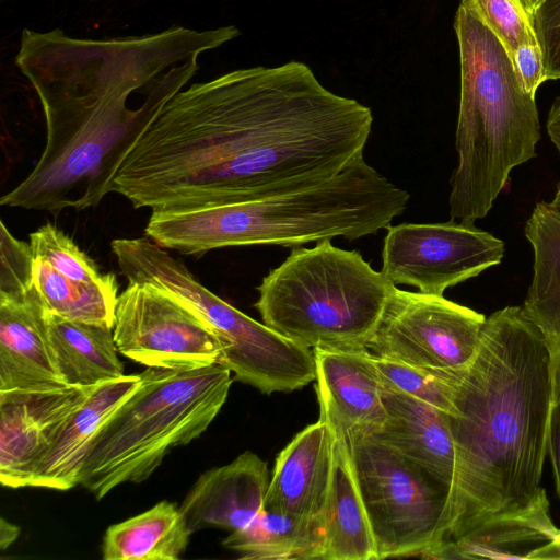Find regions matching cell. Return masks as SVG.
<instances>
[{
  "label": "cell",
  "mask_w": 560,
  "mask_h": 560,
  "mask_svg": "<svg viewBox=\"0 0 560 560\" xmlns=\"http://www.w3.org/2000/svg\"><path fill=\"white\" fill-rule=\"evenodd\" d=\"M409 194L360 158L336 177L242 202L152 211L145 235L159 246L201 256L230 246L354 241L390 225Z\"/></svg>",
  "instance_id": "277c9868"
},
{
  "label": "cell",
  "mask_w": 560,
  "mask_h": 560,
  "mask_svg": "<svg viewBox=\"0 0 560 560\" xmlns=\"http://www.w3.org/2000/svg\"><path fill=\"white\" fill-rule=\"evenodd\" d=\"M450 378L455 465L438 545L528 504L544 489L553 400L547 345L522 306L486 318L474 361Z\"/></svg>",
  "instance_id": "3957f363"
},
{
  "label": "cell",
  "mask_w": 560,
  "mask_h": 560,
  "mask_svg": "<svg viewBox=\"0 0 560 560\" xmlns=\"http://www.w3.org/2000/svg\"><path fill=\"white\" fill-rule=\"evenodd\" d=\"M330 428L332 467L323 513V540L318 560H377L374 537L352 467L348 439Z\"/></svg>",
  "instance_id": "ffe728a7"
},
{
  "label": "cell",
  "mask_w": 560,
  "mask_h": 560,
  "mask_svg": "<svg viewBox=\"0 0 560 560\" xmlns=\"http://www.w3.org/2000/svg\"><path fill=\"white\" fill-rule=\"evenodd\" d=\"M542 1L544 0H518V2L530 16Z\"/></svg>",
  "instance_id": "e575fe53"
},
{
  "label": "cell",
  "mask_w": 560,
  "mask_h": 560,
  "mask_svg": "<svg viewBox=\"0 0 560 560\" xmlns=\"http://www.w3.org/2000/svg\"><path fill=\"white\" fill-rule=\"evenodd\" d=\"M382 272L394 284L443 295L447 288L499 265L502 240L474 222L401 223L386 228Z\"/></svg>",
  "instance_id": "30bf717a"
},
{
  "label": "cell",
  "mask_w": 560,
  "mask_h": 560,
  "mask_svg": "<svg viewBox=\"0 0 560 560\" xmlns=\"http://www.w3.org/2000/svg\"><path fill=\"white\" fill-rule=\"evenodd\" d=\"M372 125L370 107L331 92L301 61L233 70L175 94L106 194L164 211L312 187L363 156Z\"/></svg>",
  "instance_id": "6da1fadb"
},
{
  "label": "cell",
  "mask_w": 560,
  "mask_h": 560,
  "mask_svg": "<svg viewBox=\"0 0 560 560\" xmlns=\"http://www.w3.org/2000/svg\"><path fill=\"white\" fill-rule=\"evenodd\" d=\"M135 393L94 438L79 485L101 500L119 485L147 480L174 447L199 438L224 405L231 371L147 368Z\"/></svg>",
  "instance_id": "52a82bcc"
},
{
  "label": "cell",
  "mask_w": 560,
  "mask_h": 560,
  "mask_svg": "<svg viewBox=\"0 0 560 560\" xmlns=\"http://www.w3.org/2000/svg\"><path fill=\"white\" fill-rule=\"evenodd\" d=\"M319 418L348 439L372 436L384 425L383 387L368 349L312 350Z\"/></svg>",
  "instance_id": "4fadbf2b"
},
{
  "label": "cell",
  "mask_w": 560,
  "mask_h": 560,
  "mask_svg": "<svg viewBox=\"0 0 560 560\" xmlns=\"http://www.w3.org/2000/svg\"><path fill=\"white\" fill-rule=\"evenodd\" d=\"M323 521H306L262 509L222 541L245 560H318Z\"/></svg>",
  "instance_id": "cb8c5ba5"
},
{
  "label": "cell",
  "mask_w": 560,
  "mask_h": 560,
  "mask_svg": "<svg viewBox=\"0 0 560 560\" xmlns=\"http://www.w3.org/2000/svg\"><path fill=\"white\" fill-rule=\"evenodd\" d=\"M34 288L45 314L65 319L114 326L117 304L115 275L102 282L72 280L35 258Z\"/></svg>",
  "instance_id": "d4e9b609"
},
{
  "label": "cell",
  "mask_w": 560,
  "mask_h": 560,
  "mask_svg": "<svg viewBox=\"0 0 560 560\" xmlns=\"http://www.w3.org/2000/svg\"><path fill=\"white\" fill-rule=\"evenodd\" d=\"M348 442L377 560L421 557L438 545L447 490L372 436Z\"/></svg>",
  "instance_id": "ba28073f"
},
{
  "label": "cell",
  "mask_w": 560,
  "mask_h": 560,
  "mask_svg": "<svg viewBox=\"0 0 560 560\" xmlns=\"http://www.w3.org/2000/svg\"><path fill=\"white\" fill-rule=\"evenodd\" d=\"M95 386L0 390V482L30 487L35 467Z\"/></svg>",
  "instance_id": "7c38bea8"
},
{
  "label": "cell",
  "mask_w": 560,
  "mask_h": 560,
  "mask_svg": "<svg viewBox=\"0 0 560 560\" xmlns=\"http://www.w3.org/2000/svg\"><path fill=\"white\" fill-rule=\"evenodd\" d=\"M512 61L521 88L525 93L535 96L538 86L546 81L539 45L523 44L518 46L512 56Z\"/></svg>",
  "instance_id": "4dcf8cb0"
},
{
  "label": "cell",
  "mask_w": 560,
  "mask_h": 560,
  "mask_svg": "<svg viewBox=\"0 0 560 560\" xmlns=\"http://www.w3.org/2000/svg\"><path fill=\"white\" fill-rule=\"evenodd\" d=\"M485 322L443 295L395 287L366 349L434 372L459 371L474 361Z\"/></svg>",
  "instance_id": "9c48e42d"
},
{
  "label": "cell",
  "mask_w": 560,
  "mask_h": 560,
  "mask_svg": "<svg viewBox=\"0 0 560 560\" xmlns=\"http://www.w3.org/2000/svg\"><path fill=\"white\" fill-rule=\"evenodd\" d=\"M550 141L560 154V96L552 103L546 122Z\"/></svg>",
  "instance_id": "d6a6232c"
},
{
  "label": "cell",
  "mask_w": 560,
  "mask_h": 560,
  "mask_svg": "<svg viewBox=\"0 0 560 560\" xmlns=\"http://www.w3.org/2000/svg\"><path fill=\"white\" fill-rule=\"evenodd\" d=\"M383 401L386 421L372 438L422 469L448 492L455 465L448 415L428 402L385 387Z\"/></svg>",
  "instance_id": "ac0fdd59"
},
{
  "label": "cell",
  "mask_w": 560,
  "mask_h": 560,
  "mask_svg": "<svg viewBox=\"0 0 560 560\" xmlns=\"http://www.w3.org/2000/svg\"><path fill=\"white\" fill-rule=\"evenodd\" d=\"M422 558L560 559V529L545 489L528 504L490 516L464 535L427 550Z\"/></svg>",
  "instance_id": "5bb4252c"
},
{
  "label": "cell",
  "mask_w": 560,
  "mask_h": 560,
  "mask_svg": "<svg viewBox=\"0 0 560 560\" xmlns=\"http://www.w3.org/2000/svg\"><path fill=\"white\" fill-rule=\"evenodd\" d=\"M547 455L552 464L556 489L560 498V390L553 392L547 433Z\"/></svg>",
  "instance_id": "1f68e13d"
},
{
  "label": "cell",
  "mask_w": 560,
  "mask_h": 560,
  "mask_svg": "<svg viewBox=\"0 0 560 560\" xmlns=\"http://www.w3.org/2000/svg\"><path fill=\"white\" fill-rule=\"evenodd\" d=\"M533 254V277L523 303L538 327L553 370V392L560 390V214L549 202L535 206L525 224Z\"/></svg>",
  "instance_id": "44dd1931"
},
{
  "label": "cell",
  "mask_w": 560,
  "mask_h": 560,
  "mask_svg": "<svg viewBox=\"0 0 560 560\" xmlns=\"http://www.w3.org/2000/svg\"><path fill=\"white\" fill-rule=\"evenodd\" d=\"M35 258L43 259L63 276L81 282H102L110 273L100 272L96 264L62 231L47 223L30 234Z\"/></svg>",
  "instance_id": "4316f807"
},
{
  "label": "cell",
  "mask_w": 560,
  "mask_h": 560,
  "mask_svg": "<svg viewBox=\"0 0 560 560\" xmlns=\"http://www.w3.org/2000/svg\"><path fill=\"white\" fill-rule=\"evenodd\" d=\"M331 467L332 431L319 418L279 453L264 509L300 520L323 521Z\"/></svg>",
  "instance_id": "2e32d148"
},
{
  "label": "cell",
  "mask_w": 560,
  "mask_h": 560,
  "mask_svg": "<svg viewBox=\"0 0 560 560\" xmlns=\"http://www.w3.org/2000/svg\"><path fill=\"white\" fill-rule=\"evenodd\" d=\"M0 225V293L23 298L34 289L35 257L30 243Z\"/></svg>",
  "instance_id": "f1b7e54d"
},
{
  "label": "cell",
  "mask_w": 560,
  "mask_h": 560,
  "mask_svg": "<svg viewBox=\"0 0 560 560\" xmlns=\"http://www.w3.org/2000/svg\"><path fill=\"white\" fill-rule=\"evenodd\" d=\"M139 384V374L122 375L98 384L68 419L42 457L30 487L66 491L78 486L80 471L94 438Z\"/></svg>",
  "instance_id": "d6986e66"
},
{
  "label": "cell",
  "mask_w": 560,
  "mask_h": 560,
  "mask_svg": "<svg viewBox=\"0 0 560 560\" xmlns=\"http://www.w3.org/2000/svg\"><path fill=\"white\" fill-rule=\"evenodd\" d=\"M540 47L545 80L560 79V0H544L532 14Z\"/></svg>",
  "instance_id": "f546056e"
},
{
  "label": "cell",
  "mask_w": 560,
  "mask_h": 560,
  "mask_svg": "<svg viewBox=\"0 0 560 560\" xmlns=\"http://www.w3.org/2000/svg\"><path fill=\"white\" fill-rule=\"evenodd\" d=\"M192 535L175 503L163 500L148 511L109 526L102 544L104 560H177Z\"/></svg>",
  "instance_id": "603a6c76"
},
{
  "label": "cell",
  "mask_w": 560,
  "mask_h": 560,
  "mask_svg": "<svg viewBox=\"0 0 560 560\" xmlns=\"http://www.w3.org/2000/svg\"><path fill=\"white\" fill-rule=\"evenodd\" d=\"M381 384L428 402L446 413L452 408L450 372H434L371 353Z\"/></svg>",
  "instance_id": "484cf974"
},
{
  "label": "cell",
  "mask_w": 560,
  "mask_h": 560,
  "mask_svg": "<svg viewBox=\"0 0 560 560\" xmlns=\"http://www.w3.org/2000/svg\"><path fill=\"white\" fill-rule=\"evenodd\" d=\"M44 317L56 365L67 386H95L125 375L112 327L45 313Z\"/></svg>",
  "instance_id": "7402d4cb"
},
{
  "label": "cell",
  "mask_w": 560,
  "mask_h": 560,
  "mask_svg": "<svg viewBox=\"0 0 560 560\" xmlns=\"http://www.w3.org/2000/svg\"><path fill=\"white\" fill-rule=\"evenodd\" d=\"M503 44L512 58L523 44H537L532 16L518 0H460Z\"/></svg>",
  "instance_id": "83f0119b"
},
{
  "label": "cell",
  "mask_w": 560,
  "mask_h": 560,
  "mask_svg": "<svg viewBox=\"0 0 560 560\" xmlns=\"http://www.w3.org/2000/svg\"><path fill=\"white\" fill-rule=\"evenodd\" d=\"M113 332L118 352L147 368L195 370L218 363L223 352L207 324L148 283L128 282L118 295Z\"/></svg>",
  "instance_id": "8fae6325"
},
{
  "label": "cell",
  "mask_w": 560,
  "mask_h": 560,
  "mask_svg": "<svg viewBox=\"0 0 560 560\" xmlns=\"http://www.w3.org/2000/svg\"><path fill=\"white\" fill-rule=\"evenodd\" d=\"M549 203L552 209L560 214V182L557 184L553 199Z\"/></svg>",
  "instance_id": "d590c367"
},
{
  "label": "cell",
  "mask_w": 560,
  "mask_h": 560,
  "mask_svg": "<svg viewBox=\"0 0 560 560\" xmlns=\"http://www.w3.org/2000/svg\"><path fill=\"white\" fill-rule=\"evenodd\" d=\"M65 386L35 288L23 298L0 293V390Z\"/></svg>",
  "instance_id": "e0dca14e"
},
{
  "label": "cell",
  "mask_w": 560,
  "mask_h": 560,
  "mask_svg": "<svg viewBox=\"0 0 560 560\" xmlns=\"http://www.w3.org/2000/svg\"><path fill=\"white\" fill-rule=\"evenodd\" d=\"M460 97L451 176L452 220L485 218L511 171L536 155L540 124L535 96L523 91L500 39L459 4L454 20Z\"/></svg>",
  "instance_id": "5b68a950"
},
{
  "label": "cell",
  "mask_w": 560,
  "mask_h": 560,
  "mask_svg": "<svg viewBox=\"0 0 560 560\" xmlns=\"http://www.w3.org/2000/svg\"><path fill=\"white\" fill-rule=\"evenodd\" d=\"M330 241L292 248L257 287L254 306L265 325L311 350L366 349L396 285Z\"/></svg>",
  "instance_id": "8992f818"
},
{
  "label": "cell",
  "mask_w": 560,
  "mask_h": 560,
  "mask_svg": "<svg viewBox=\"0 0 560 560\" xmlns=\"http://www.w3.org/2000/svg\"><path fill=\"white\" fill-rule=\"evenodd\" d=\"M269 482L267 463L246 451L230 464L201 474L179 509L192 534L205 528L234 532L264 509Z\"/></svg>",
  "instance_id": "9a60e30c"
},
{
  "label": "cell",
  "mask_w": 560,
  "mask_h": 560,
  "mask_svg": "<svg viewBox=\"0 0 560 560\" xmlns=\"http://www.w3.org/2000/svg\"><path fill=\"white\" fill-rule=\"evenodd\" d=\"M20 528L5 521L3 517L0 523V547L2 550L8 548L19 537Z\"/></svg>",
  "instance_id": "836d02e7"
},
{
  "label": "cell",
  "mask_w": 560,
  "mask_h": 560,
  "mask_svg": "<svg viewBox=\"0 0 560 560\" xmlns=\"http://www.w3.org/2000/svg\"><path fill=\"white\" fill-rule=\"evenodd\" d=\"M240 35L237 27L81 38L60 28H24L15 65L36 92L46 125L45 148L31 173L0 203L10 208L83 210L106 196L112 174L138 136L192 79V62L139 96L184 62Z\"/></svg>",
  "instance_id": "7a4b0ae2"
}]
</instances>
